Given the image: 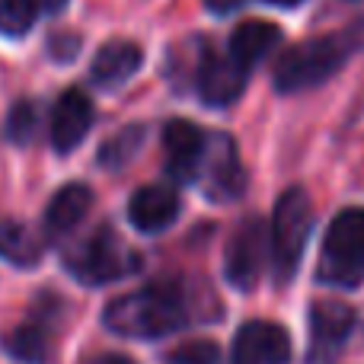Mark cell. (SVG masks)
<instances>
[{
    "instance_id": "obj_26",
    "label": "cell",
    "mask_w": 364,
    "mask_h": 364,
    "mask_svg": "<svg viewBox=\"0 0 364 364\" xmlns=\"http://www.w3.org/2000/svg\"><path fill=\"white\" fill-rule=\"evenodd\" d=\"M96 364H134L132 358H125V355H102Z\"/></svg>"
},
{
    "instance_id": "obj_24",
    "label": "cell",
    "mask_w": 364,
    "mask_h": 364,
    "mask_svg": "<svg viewBox=\"0 0 364 364\" xmlns=\"http://www.w3.org/2000/svg\"><path fill=\"white\" fill-rule=\"evenodd\" d=\"M201 4H205L211 13H218V16H227V13L240 10V6H243L246 0H201Z\"/></svg>"
},
{
    "instance_id": "obj_27",
    "label": "cell",
    "mask_w": 364,
    "mask_h": 364,
    "mask_svg": "<svg viewBox=\"0 0 364 364\" xmlns=\"http://www.w3.org/2000/svg\"><path fill=\"white\" fill-rule=\"evenodd\" d=\"M265 4H272V6H284V10H291V6H301L304 0H265Z\"/></svg>"
},
{
    "instance_id": "obj_5",
    "label": "cell",
    "mask_w": 364,
    "mask_h": 364,
    "mask_svg": "<svg viewBox=\"0 0 364 364\" xmlns=\"http://www.w3.org/2000/svg\"><path fill=\"white\" fill-rule=\"evenodd\" d=\"M68 272L80 284L100 288V284H112L122 278L134 275L141 269V256L112 230V227H100L96 233H90L74 252H68L64 259Z\"/></svg>"
},
{
    "instance_id": "obj_14",
    "label": "cell",
    "mask_w": 364,
    "mask_h": 364,
    "mask_svg": "<svg viewBox=\"0 0 364 364\" xmlns=\"http://www.w3.org/2000/svg\"><path fill=\"white\" fill-rule=\"evenodd\" d=\"M144 64V51L141 45L134 42H125V38H115V42H106L93 58V68H90V77H93L96 87H122L128 83L138 68Z\"/></svg>"
},
{
    "instance_id": "obj_11",
    "label": "cell",
    "mask_w": 364,
    "mask_h": 364,
    "mask_svg": "<svg viewBox=\"0 0 364 364\" xmlns=\"http://www.w3.org/2000/svg\"><path fill=\"white\" fill-rule=\"evenodd\" d=\"M164 151H166V173L176 182H198L201 160L208 151V134L186 119H173L164 128Z\"/></svg>"
},
{
    "instance_id": "obj_13",
    "label": "cell",
    "mask_w": 364,
    "mask_h": 364,
    "mask_svg": "<svg viewBox=\"0 0 364 364\" xmlns=\"http://www.w3.org/2000/svg\"><path fill=\"white\" fill-rule=\"evenodd\" d=\"M179 195L170 186H144L128 201V220L141 233H164L179 218Z\"/></svg>"
},
{
    "instance_id": "obj_1",
    "label": "cell",
    "mask_w": 364,
    "mask_h": 364,
    "mask_svg": "<svg viewBox=\"0 0 364 364\" xmlns=\"http://www.w3.org/2000/svg\"><path fill=\"white\" fill-rule=\"evenodd\" d=\"M192 310H188L186 291L176 282H154L141 291L115 297L102 314L109 333L125 336V339H166L188 326Z\"/></svg>"
},
{
    "instance_id": "obj_22",
    "label": "cell",
    "mask_w": 364,
    "mask_h": 364,
    "mask_svg": "<svg viewBox=\"0 0 364 364\" xmlns=\"http://www.w3.org/2000/svg\"><path fill=\"white\" fill-rule=\"evenodd\" d=\"M32 134H36V109L29 102H16L10 119H6V138L13 144H26V141H32Z\"/></svg>"
},
{
    "instance_id": "obj_7",
    "label": "cell",
    "mask_w": 364,
    "mask_h": 364,
    "mask_svg": "<svg viewBox=\"0 0 364 364\" xmlns=\"http://www.w3.org/2000/svg\"><path fill=\"white\" fill-rule=\"evenodd\" d=\"M198 186L218 205H230L246 192V170L230 134H208V151L201 160Z\"/></svg>"
},
{
    "instance_id": "obj_25",
    "label": "cell",
    "mask_w": 364,
    "mask_h": 364,
    "mask_svg": "<svg viewBox=\"0 0 364 364\" xmlns=\"http://www.w3.org/2000/svg\"><path fill=\"white\" fill-rule=\"evenodd\" d=\"M32 6H36V10H45V13H58L68 6V0H32Z\"/></svg>"
},
{
    "instance_id": "obj_2",
    "label": "cell",
    "mask_w": 364,
    "mask_h": 364,
    "mask_svg": "<svg viewBox=\"0 0 364 364\" xmlns=\"http://www.w3.org/2000/svg\"><path fill=\"white\" fill-rule=\"evenodd\" d=\"M355 48L352 32L342 36H320V38H307V42L294 45V48H284L275 61L272 70V83H275L278 93H304V90H314L320 83H326L342 64L348 61Z\"/></svg>"
},
{
    "instance_id": "obj_15",
    "label": "cell",
    "mask_w": 364,
    "mask_h": 364,
    "mask_svg": "<svg viewBox=\"0 0 364 364\" xmlns=\"http://www.w3.org/2000/svg\"><path fill=\"white\" fill-rule=\"evenodd\" d=\"M284 32L275 23H265V19H246L237 29L230 32V42H227V55L233 61H240L246 70L256 68L259 61L272 55V51L282 45Z\"/></svg>"
},
{
    "instance_id": "obj_3",
    "label": "cell",
    "mask_w": 364,
    "mask_h": 364,
    "mask_svg": "<svg viewBox=\"0 0 364 364\" xmlns=\"http://www.w3.org/2000/svg\"><path fill=\"white\" fill-rule=\"evenodd\" d=\"M310 230H314V205L301 186L282 192L269 224V262L275 269V282L288 284L297 275V265L307 250Z\"/></svg>"
},
{
    "instance_id": "obj_4",
    "label": "cell",
    "mask_w": 364,
    "mask_h": 364,
    "mask_svg": "<svg viewBox=\"0 0 364 364\" xmlns=\"http://www.w3.org/2000/svg\"><path fill=\"white\" fill-rule=\"evenodd\" d=\"M316 282L342 291L364 284V208H346L326 227Z\"/></svg>"
},
{
    "instance_id": "obj_18",
    "label": "cell",
    "mask_w": 364,
    "mask_h": 364,
    "mask_svg": "<svg viewBox=\"0 0 364 364\" xmlns=\"http://www.w3.org/2000/svg\"><path fill=\"white\" fill-rule=\"evenodd\" d=\"M4 352L19 364H48L51 358L48 333L38 326H16L4 336Z\"/></svg>"
},
{
    "instance_id": "obj_16",
    "label": "cell",
    "mask_w": 364,
    "mask_h": 364,
    "mask_svg": "<svg viewBox=\"0 0 364 364\" xmlns=\"http://www.w3.org/2000/svg\"><path fill=\"white\" fill-rule=\"evenodd\" d=\"M90 208H93V192H90L87 186L70 182V186L58 188V192L51 195L48 208H45V233H48L51 240L68 237L70 230L80 227V220L90 214Z\"/></svg>"
},
{
    "instance_id": "obj_6",
    "label": "cell",
    "mask_w": 364,
    "mask_h": 364,
    "mask_svg": "<svg viewBox=\"0 0 364 364\" xmlns=\"http://www.w3.org/2000/svg\"><path fill=\"white\" fill-rule=\"evenodd\" d=\"M269 262V230L262 218H246L230 233L224 250V275L233 288L252 291Z\"/></svg>"
},
{
    "instance_id": "obj_19",
    "label": "cell",
    "mask_w": 364,
    "mask_h": 364,
    "mask_svg": "<svg viewBox=\"0 0 364 364\" xmlns=\"http://www.w3.org/2000/svg\"><path fill=\"white\" fill-rule=\"evenodd\" d=\"M141 144H144V128H141V125L125 128V132H119L115 138H109L106 144H102L100 164H102V166H112V170H119V166H125L128 160H132L134 154L141 151Z\"/></svg>"
},
{
    "instance_id": "obj_23",
    "label": "cell",
    "mask_w": 364,
    "mask_h": 364,
    "mask_svg": "<svg viewBox=\"0 0 364 364\" xmlns=\"http://www.w3.org/2000/svg\"><path fill=\"white\" fill-rule=\"evenodd\" d=\"M77 38H70V36H58V38H51V55L58 58V61H68V58H74L77 55Z\"/></svg>"
},
{
    "instance_id": "obj_9",
    "label": "cell",
    "mask_w": 364,
    "mask_h": 364,
    "mask_svg": "<svg viewBox=\"0 0 364 364\" xmlns=\"http://www.w3.org/2000/svg\"><path fill=\"white\" fill-rule=\"evenodd\" d=\"M233 364H288L291 361V336L284 326L269 320H250L237 329L230 348Z\"/></svg>"
},
{
    "instance_id": "obj_21",
    "label": "cell",
    "mask_w": 364,
    "mask_h": 364,
    "mask_svg": "<svg viewBox=\"0 0 364 364\" xmlns=\"http://www.w3.org/2000/svg\"><path fill=\"white\" fill-rule=\"evenodd\" d=\"M166 364H220V348L211 339L182 342L173 352H166Z\"/></svg>"
},
{
    "instance_id": "obj_8",
    "label": "cell",
    "mask_w": 364,
    "mask_h": 364,
    "mask_svg": "<svg viewBox=\"0 0 364 364\" xmlns=\"http://www.w3.org/2000/svg\"><path fill=\"white\" fill-rule=\"evenodd\" d=\"M355 329V310L342 301H316L310 307L307 364H333Z\"/></svg>"
},
{
    "instance_id": "obj_17",
    "label": "cell",
    "mask_w": 364,
    "mask_h": 364,
    "mask_svg": "<svg viewBox=\"0 0 364 364\" xmlns=\"http://www.w3.org/2000/svg\"><path fill=\"white\" fill-rule=\"evenodd\" d=\"M0 259H6L10 265H19V269H32L42 259V243L26 224L6 218L0 220Z\"/></svg>"
},
{
    "instance_id": "obj_12",
    "label": "cell",
    "mask_w": 364,
    "mask_h": 364,
    "mask_svg": "<svg viewBox=\"0 0 364 364\" xmlns=\"http://www.w3.org/2000/svg\"><path fill=\"white\" fill-rule=\"evenodd\" d=\"M93 125V102L83 90H64L61 100L51 109V147L68 154L87 138Z\"/></svg>"
},
{
    "instance_id": "obj_20",
    "label": "cell",
    "mask_w": 364,
    "mask_h": 364,
    "mask_svg": "<svg viewBox=\"0 0 364 364\" xmlns=\"http://www.w3.org/2000/svg\"><path fill=\"white\" fill-rule=\"evenodd\" d=\"M36 13L32 0H0V36H26L36 23Z\"/></svg>"
},
{
    "instance_id": "obj_10",
    "label": "cell",
    "mask_w": 364,
    "mask_h": 364,
    "mask_svg": "<svg viewBox=\"0 0 364 364\" xmlns=\"http://www.w3.org/2000/svg\"><path fill=\"white\" fill-rule=\"evenodd\" d=\"M250 70L240 61H233L230 55H218V51H205L195 70V87L198 96L214 109H224L230 102H237L246 90Z\"/></svg>"
}]
</instances>
